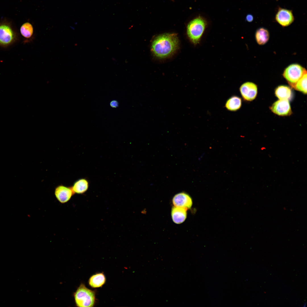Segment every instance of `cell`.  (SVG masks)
I'll return each mask as SVG.
<instances>
[{"instance_id": "2", "label": "cell", "mask_w": 307, "mask_h": 307, "mask_svg": "<svg viewBox=\"0 0 307 307\" xmlns=\"http://www.w3.org/2000/svg\"><path fill=\"white\" fill-rule=\"evenodd\" d=\"M207 25L206 20L200 16L194 18L188 24L187 27V34L190 40L194 44L199 43Z\"/></svg>"}, {"instance_id": "8", "label": "cell", "mask_w": 307, "mask_h": 307, "mask_svg": "<svg viewBox=\"0 0 307 307\" xmlns=\"http://www.w3.org/2000/svg\"><path fill=\"white\" fill-rule=\"evenodd\" d=\"M241 94L245 100L250 101L256 97L258 92L257 85L252 82H246L242 84L240 88Z\"/></svg>"}, {"instance_id": "4", "label": "cell", "mask_w": 307, "mask_h": 307, "mask_svg": "<svg viewBox=\"0 0 307 307\" xmlns=\"http://www.w3.org/2000/svg\"><path fill=\"white\" fill-rule=\"evenodd\" d=\"M18 35L10 23L3 21L0 22V47H8L17 40Z\"/></svg>"}, {"instance_id": "6", "label": "cell", "mask_w": 307, "mask_h": 307, "mask_svg": "<svg viewBox=\"0 0 307 307\" xmlns=\"http://www.w3.org/2000/svg\"><path fill=\"white\" fill-rule=\"evenodd\" d=\"M275 19L282 27H286L291 25L294 22L295 18L292 10L279 7Z\"/></svg>"}, {"instance_id": "22", "label": "cell", "mask_w": 307, "mask_h": 307, "mask_svg": "<svg viewBox=\"0 0 307 307\" xmlns=\"http://www.w3.org/2000/svg\"><path fill=\"white\" fill-rule=\"evenodd\" d=\"M306 303H305V304H304V306H303V307H305V306H306Z\"/></svg>"}, {"instance_id": "17", "label": "cell", "mask_w": 307, "mask_h": 307, "mask_svg": "<svg viewBox=\"0 0 307 307\" xmlns=\"http://www.w3.org/2000/svg\"><path fill=\"white\" fill-rule=\"evenodd\" d=\"M20 32L22 36L26 40L32 38L34 29L32 24L29 22L24 23L21 26Z\"/></svg>"}, {"instance_id": "14", "label": "cell", "mask_w": 307, "mask_h": 307, "mask_svg": "<svg viewBox=\"0 0 307 307\" xmlns=\"http://www.w3.org/2000/svg\"><path fill=\"white\" fill-rule=\"evenodd\" d=\"M255 38L257 43L259 45H263L266 43L269 38L268 30L264 27L258 29L255 33Z\"/></svg>"}, {"instance_id": "19", "label": "cell", "mask_w": 307, "mask_h": 307, "mask_svg": "<svg viewBox=\"0 0 307 307\" xmlns=\"http://www.w3.org/2000/svg\"><path fill=\"white\" fill-rule=\"evenodd\" d=\"M254 19V17L252 15L250 14H248L246 17V20L248 22H251L253 21Z\"/></svg>"}, {"instance_id": "20", "label": "cell", "mask_w": 307, "mask_h": 307, "mask_svg": "<svg viewBox=\"0 0 307 307\" xmlns=\"http://www.w3.org/2000/svg\"><path fill=\"white\" fill-rule=\"evenodd\" d=\"M118 102L115 100H112L110 103L111 106L113 108H116L118 107Z\"/></svg>"}, {"instance_id": "18", "label": "cell", "mask_w": 307, "mask_h": 307, "mask_svg": "<svg viewBox=\"0 0 307 307\" xmlns=\"http://www.w3.org/2000/svg\"><path fill=\"white\" fill-rule=\"evenodd\" d=\"M307 72L295 84L293 87L297 90L304 94L307 93Z\"/></svg>"}, {"instance_id": "21", "label": "cell", "mask_w": 307, "mask_h": 307, "mask_svg": "<svg viewBox=\"0 0 307 307\" xmlns=\"http://www.w3.org/2000/svg\"><path fill=\"white\" fill-rule=\"evenodd\" d=\"M266 149V148L265 147L263 146L260 148V150H264Z\"/></svg>"}, {"instance_id": "15", "label": "cell", "mask_w": 307, "mask_h": 307, "mask_svg": "<svg viewBox=\"0 0 307 307\" xmlns=\"http://www.w3.org/2000/svg\"><path fill=\"white\" fill-rule=\"evenodd\" d=\"M241 105V98L238 96H234L227 100L225 104V107L229 111H235L238 110Z\"/></svg>"}, {"instance_id": "12", "label": "cell", "mask_w": 307, "mask_h": 307, "mask_svg": "<svg viewBox=\"0 0 307 307\" xmlns=\"http://www.w3.org/2000/svg\"><path fill=\"white\" fill-rule=\"evenodd\" d=\"M89 186V183L88 180L82 178L76 181L71 187L74 194H82L87 190Z\"/></svg>"}, {"instance_id": "13", "label": "cell", "mask_w": 307, "mask_h": 307, "mask_svg": "<svg viewBox=\"0 0 307 307\" xmlns=\"http://www.w3.org/2000/svg\"><path fill=\"white\" fill-rule=\"evenodd\" d=\"M276 96L280 100H285L289 101L292 96V92L291 88L285 85H281L277 87L275 90Z\"/></svg>"}, {"instance_id": "11", "label": "cell", "mask_w": 307, "mask_h": 307, "mask_svg": "<svg viewBox=\"0 0 307 307\" xmlns=\"http://www.w3.org/2000/svg\"><path fill=\"white\" fill-rule=\"evenodd\" d=\"M187 209L182 208L175 206L172 208L171 215L173 222L177 224L183 223L187 216Z\"/></svg>"}, {"instance_id": "3", "label": "cell", "mask_w": 307, "mask_h": 307, "mask_svg": "<svg viewBox=\"0 0 307 307\" xmlns=\"http://www.w3.org/2000/svg\"><path fill=\"white\" fill-rule=\"evenodd\" d=\"M76 304L79 307H93L95 302L94 292L81 284L74 294Z\"/></svg>"}, {"instance_id": "16", "label": "cell", "mask_w": 307, "mask_h": 307, "mask_svg": "<svg viewBox=\"0 0 307 307\" xmlns=\"http://www.w3.org/2000/svg\"><path fill=\"white\" fill-rule=\"evenodd\" d=\"M105 278L103 273H97L93 275L90 278L89 283L93 288H96L101 287L105 283Z\"/></svg>"}, {"instance_id": "5", "label": "cell", "mask_w": 307, "mask_h": 307, "mask_svg": "<svg viewBox=\"0 0 307 307\" xmlns=\"http://www.w3.org/2000/svg\"><path fill=\"white\" fill-rule=\"evenodd\" d=\"M305 69L300 65L294 63L290 65L284 70L283 74L284 77L292 86L306 73Z\"/></svg>"}, {"instance_id": "1", "label": "cell", "mask_w": 307, "mask_h": 307, "mask_svg": "<svg viewBox=\"0 0 307 307\" xmlns=\"http://www.w3.org/2000/svg\"><path fill=\"white\" fill-rule=\"evenodd\" d=\"M178 44L176 34L166 33L156 37L152 42L151 48L156 56L164 58L173 54L177 49Z\"/></svg>"}, {"instance_id": "7", "label": "cell", "mask_w": 307, "mask_h": 307, "mask_svg": "<svg viewBox=\"0 0 307 307\" xmlns=\"http://www.w3.org/2000/svg\"><path fill=\"white\" fill-rule=\"evenodd\" d=\"M54 194L57 199L59 202L65 204L70 199L74 194L71 186L61 184L55 187Z\"/></svg>"}, {"instance_id": "10", "label": "cell", "mask_w": 307, "mask_h": 307, "mask_svg": "<svg viewBox=\"0 0 307 307\" xmlns=\"http://www.w3.org/2000/svg\"><path fill=\"white\" fill-rule=\"evenodd\" d=\"M173 202L175 206L187 209L190 208L192 204L191 197L184 192H181L176 194L173 198Z\"/></svg>"}, {"instance_id": "9", "label": "cell", "mask_w": 307, "mask_h": 307, "mask_svg": "<svg viewBox=\"0 0 307 307\" xmlns=\"http://www.w3.org/2000/svg\"><path fill=\"white\" fill-rule=\"evenodd\" d=\"M270 109L274 113L281 116L289 115L291 113L290 104L287 100L277 101L271 107Z\"/></svg>"}]
</instances>
